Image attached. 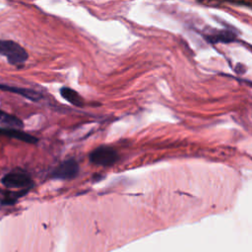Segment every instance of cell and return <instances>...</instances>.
Listing matches in <instances>:
<instances>
[{
    "instance_id": "cell-1",
    "label": "cell",
    "mask_w": 252,
    "mask_h": 252,
    "mask_svg": "<svg viewBox=\"0 0 252 252\" xmlns=\"http://www.w3.org/2000/svg\"><path fill=\"white\" fill-rule=\"evenodd\" d=\"M0 55L7 58L14 66H22L29 58L27 50L18 42L10 39H0Z\"/></svg>"
},
{
    "instance_id": "cell-2",
    "label": "cell",
    "mask_w": 252,
    "mask_h": 252,
    "mask_svg": "<svg viewBox=\"0 0 252 252\" xmlns=\"http://www.w3.org/2000/svg\"><path fill=\"white\" fill-rule=\"evenodd\" d=\"M119 159L117 152L108 146H100L90 154L92 163L101 166H111Z\"/></svg>"
},
{
    "instance_id": "cell-3",
    "label": "cell",
    "mask_w": 252,
    "mask_h": 252,
    "mask_svg": "<svg viewBox=\"0 0 252 252\" xmlns=\"http://www.w3.org/2000/svg\"><path fill=\"white\" fill-rule=\"evenodd\" d=\"M2 184L9 189H31L32 186V180L31 176L21 170H13L3 176L1 179Z\"/></svg>"
},
{
    "instance_id": "cell-4",
    "label": "cell",
    "mask_w": 252,
    "mask_h": 252,
    "mask_svg": "<svg viewBox=\"0 0 252 252\" xmlns=\"http://www.w3.org/2000/svg\"><path fill=\"white\" fill-rule=\"evenodd\" d=\"M79 164L74 158H69L61 162L50 173V177L60 180H72L79 174Z\"/></svg>"
},
{
    "instance_id": "cell-5",
    "label": "cell",
    "mask_w": 252,
    "mask_h": 252,
    "mask_svg": "<svg viewBox=\"0 0 252 252\" xmlns=\"http://www.w3.org/2000/svg\"><path fill=\"white\" fill-rule=\"evenodd\" d=\"M0 136L14 138L21 142H25L29 144H37L38 142V139L36 137H33L32 135L27 132H24L20 129H15V128H0Z\"/></svg>"
},
{
    "instance_id": "cell-6",
    "label": "cell",
    "mask_w": 252,
    "mask_h": 252,
    "mask_svg": "<svg viewBox=\"0 0 252 252\" xmlns=\"http://www.w3.org/2000/svg\"><path fill=\"white\" fill-rule=\"evenodd\" d=\"M0 90L5 91V92L14 93L16 94L22 95L25 98H28L32 101H38L42 97V95L39 93L35 92L34 90L27 89V88H20V87H14V86H9V85H5V84H0Z\"/></svg>"
},
{
    "instance_id": "cell-7",
    "label": "cell",
    "mask_w": 252,
    "mask_h": 252,
    "mask_svg": "<svg viewBox=\"0 0 252 252\" xmlns=\"http://www.w3.org/2000/svg\"><path fill=\"white\" fill-rule=\"evenodd\" d=\"M60 94L65 100H67L71 104L78 107L84 106L83 97L75 90L68 87H63L60 89Z\"/></svg>"
},
{
    "instance_id": "cell-8",
    "label": "cell",
    "mask_w": 252,
    "mask_h": 252,
    "mask_svg": "<svg viewBox=\"0 0 252 252\" xmlns=\"http://www.w3.org/2000/svg\"><path fill=\"white\" fill-rule=\"evenodd\" d=\"M29 191L30 189H23L19 192H9V191L0 190V205H3V206L13 205L20 197H23Z\"/></svg>"
},
{
    "instance_id": "cell-9",
    "label": "cell",
    "mask_w": 252,
    "mask_h": 252,
    "mask_svg": "<svg viewBox=\"0 0 252 252\" xmlns=\"http://www.w3.org/2000/svg\"><path fill=\"white\" fill-rule=\"evenodd\" d=\"M0 124L9 126L10 128H15V129H19L24 126L23 121L19 117L12 115L8 112H5L2 109H0Z\"/></svg>"
},
{
    "instance_id": "cell-10",
    "label": "cell",
    "mask_w": 252,
    "mask_h": 252,
    "mask_svg": "<svg viewBox=\"0 0 252 252\" xmlns=\"http://www.w3.org/2000/svg\"><path fill=\"white\" fill-rule=\"evenodd\" d=\"M235 38V34L231 32H219L217 33L211 34L208 36V40L211 42H230Z\"/></svg>"
}]
</instances>
